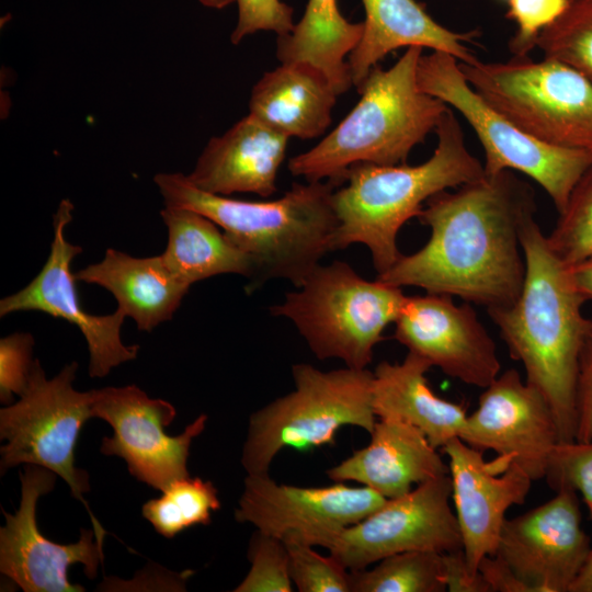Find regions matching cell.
I'll return each mask as SVG.
<instances>
[{
	"instance_id": "f1b7e54d",
	"label": "cell",
	"mask_w": 592,
	"mask_h": 592,
	"mask_svg": "<svg viewBox=\"0 0 592 592\" xmlns=\"http://www.w3.org/2000/svg\"><path fill=\"white\" fill-rule=\"evenodd\" d=\"M218 490L200 477L172 482L162 496L143 505V515L166 538L195 525H208L212 513L219 510Z\"/></svg>"
},
{
	"instance_id": "f35d334b",
	"label": "cell",
	"mask_w": 592,
	"mask_h": 592,
	"mask_svg": "<svg viewBox=\"0 0 592 592\" xmlns=\"http://www.w3.org/2000/svg\"><path fill=\"white\" fill-rule=\"evenodd\" d=\"M443 567L446 591L490 592L479 571L468 566L463 548L443 553Z\"/></svg>"
},
{
	"instance_id": "ffe728a7",
	"label": "cell",
	"mask_w": 592,
	"mask_h": 592,
	"mask_svg": "<svg viewBox=\"0 0 592 592\" xmlns=\"http://www.w3.org/2000/svg\"><path fill=\"white\" fill-rule=\"evenodd\" d=\"M288 139L248 114L223 135L209 139L187 179L212 194L253 193L269 197L276 191Z\"/></svg>"
},
{
	"instance_id": "2e32d148",
	"label": "cell",
	"mask_w": 592,
	"mask_h": 592,
	"mask_svg": "<svg viewBox=\"0 0 592 592\" xmlns=\"http://www.w3.org/2000/svg\"><path fill=\"white\" fill-rule=\"evenodd\" d=\"M394 339L445 375L486 388L500 374L497 346L470 303L453 296H407L395 321Z\"/></svg>"
},
{
	"instance_id": "603a6c76",
	"label": "cell",
	"mask_w": 592,
	"mask_h": 592,
	"mask_svg": "<svg viewBox=\"0 0 592 592\" xmlns=\"http://www.w3.org/2000/svg\"><path fill=\"white\" fill-rule=\"evenodd\" d=\"M338 95L317 66L281 62L253 86L249 114L289 138L312 139L329 127Z\"/></svg>"
},
{
	"instance_id": "ac0fdd59",
	"label": "cell",
	"mask_w": 592,
	"mask_h": 592,
	"mask_svg": "<svg viewBox=\"0 0 592 592\" xmlns=\"http://www.w3.org/2000/svg\"><path fill=\"white\" fill-rule=\"evenodd\" d=\"M590 549L577 492L561 489L544 504L506 519L494 555L533 592H568Z\"/></svg>"
},
{
	"instance_id": "e575fe53",
	"label": "cell",
	"mask_w": 592,
	"mask_h": 592,
	"mask_svg": "<svg viewBox=\"0 0 592 592\" xmlns=\"http://www.w3.org/2000/svg\"><path fill=\"white\" fill-rule=\"evenodd\" d=\"M506 18L516 24L509 42L513 56H528L539 34L567 8L569 0H508Z\"/></svg>"
},
{
	"instance_id": "ba28073f",
	"label": "cell",
	"mask_w": 592,
	"mask_h": 592,
	"mask_svg": "<svg viewBox=\"0 0 592 592\" xmlns=\"http://www.w3.org/2000/svg\"><path fill=\"white\" fill-rule=\"evenodd\" d=\"M459 67L478 94L532 137L592 152V82L574 69L528 56Z\"/></svg>"
},
{
	"instance_id": "9c48e42d",
	"label": "cell",
	"mask_w": 592,
	"mask_h": 592,
	"mask_svg": "<svg viewBox=\"0 0 592 592\" xmlns=\"http://www.w3.org/2000/svg\"><path fill=\"white\" fill-rule=\"evenodd\" d=\"M418 82L471 126L485 151V173H523L544 189L558 214L563 210L573 186L592 164V152L551 146L522 130L473 89L459 61L447 53L422 55Z\"/></svg>"
},
{
	"instance_id": "5b68a950",
	"label": "cell",
	"mask_w": 592,
	"mask_h": 592,
	"mask_svg": "<svg viewBox=\"0 0 592 592\" xmlns=\"http://www.w3.org/2000/svg\"><path fill=\"white\" fill-rule=\"evenodd\" d=\"M423 48L408 47L388 69L374 67L352 111L315 147L288 161L308 182H344L356 163H406L411 150L436 130L448 105L418 82Z\"/></svg>"
},
{
	"instance_id": "ee69618b",
	"label": "cell",
	"mask_w": 592,
	"mask_h": 592,
	"mask_svg": "<svg viewBox=\"0 0 592 592\" xmlns=\"http://www.w3.org/2000/svg\"><path fill=\"white\" fill-rule=\"evenodd\" d=\"M504 1L506 2L508 0H504Z\"/></svg>"
},
{
	"instance_id": "d590c367",
	"label": "cell",
	"mask_w": 592,
	"mask_h": 592,
	"mask_svg": "<svg viewBox=\"0 0 592 592\" xmlns=\"http://www.w3.org/2000/svg\"><path fill=\"white\" fill-rule=\"evenodd\" d=\"M238 21L230 41L239 44L248 35L259 31L274 32L277 37L288 34L295 23L293 8L281 0H235Z\"/></svg>"
},
{
	"instance_id": "4316f807",
	"label": "cell",
	"mask_w": 592,
	"mask_h": 592,
	"mask_svg": "<svg viewBox=\"0 0 592 592\" xmlns=\"http://www.w3.org/2000/svg\"><path fill=\"white\" fill-rule=\"evenodd\" d=\"M363 22L352 23L340 12L338 0H308L293 30L278 36L280 62L308 61L320 68L338 94L353 86L346 57L360 42Z\"/></svg>"
},
{
	"instance_id": "7402d4cb",
	"label": "cell",
	"mask_w": 592,
	"mask_h": 592,
	"mask_svg": "<svg viewBox=\"0 0 592 592\" xmlns=\"http://www.w3.org/2000/svg\"><path fill=\"white\" fill-rule=\"evenodd\" d=\"M365 10L363 34L348 64L357 91L371 70L389 53L402 47L430 48L470 64L477 58L467 46L479 36L477 30L455 32L436 22L415 0H362Z\"/></svg>"
},
{
	"instance_id": "484cf974",
	"label": "cell",
	"mask_w": 592,
	"mask_h": 592,
	"mask_svg": "<svg viewBox=\"0 0 592 592\" xmlns=\"http://www.w3.org/2000/svg\"><path fill=\"white\" fill-rule=\"evenodd\" d=\"M160 215L168 228V244L161 254L168 269L183 283L234 273L253 276L250 257L236 247L219 227L203 214L166 206Z\"/></svg>"
},
{
	"instance_id": "f546056e",
	"label": "cell",
	"mask_w": 592,
	"mask_h": 592,
	"mask_svg": "<svg viewBox=\"0 0 592 592\" xmlns=\"http://www.w3.org/2000/svg\"><path fill=\"white\" fill-rule=\"evenodd\" d=\"M536 47L544 58L562 62L592 82V0H569L539 34Z\"/></svg>"
},
{
	"instance_id": "277c9868",
	"label": "cell",
	"mask_w": 592,
	"mask_h": 592,
	"mask_svg": "<svg viewBox=\"0 0 592 592\" xmlns=\"http://www.w3.org/2000/svg\"><path fill=\"white\" fill-rule=\"evenodd\" d=\"M432 156L415 166L356 163L333 193L338 227L332 251L353 243L366 246L377 275L401 257L397 236L401 227L418 217L433 195L485 175L483 164L468 149L453 110L443 115Z\"/></svg>"
},
{
	"instance_id": "836d02e7",
	"label": "cell",
	"mask_w": 592,
	"mask_h": 592,
	"mask_svg": "<svg viewBox=\"0 0 592 592\" xmlns=\"http://www.w3.org/2000/svg\"><path fill=\"white\" fill-rule=\"evenodd\" d=\"M545 478L555 491L568 489L579 492L592 521V440L558 443Z\"/></svg>"
},
{
	"instance_id": "9a60e30c",
	"label": "cell",
	"mask_w": 592,
	"mask_h": 592,
	"mask_svg": "<svg viewBox=\"0 0 592 592\" xmlns=\"http://www.w3.org/2000/svg\"><path fill=\"white\" fill-rule=\"evenodd\" d=\"M73 205L62 200L54 215V239L49 255L41 272L18 293L0 301V316L25 310H38L65 319L84 335L89 353V375L104 377L112 368L137 357L139 345H125L121 328L126 315L118 308L109 315L87 312L79 300L76 275L71 273L72 259L82 252L81 247L66 238V227L71 221Z\"/></svg>"
},
{
	"instance_id": "60d3db41",
	"label": "cell",
	"mask_w": 592,
	"mask_h": 592,
	"mask_svg": "<svg viewBox=\"0 0 592 592\" xmlns=\"http://www.w3.org/2000/svg\"><path fill=\"white\" fill-rule=\"evenodd\" d=\"M570 280L577 292L592 300V257L568 267Z\"/></svg>"
},
{
	"instance_id": "3957f363",
	"label": "cell",
	"mask_w": 592,
	"mask_h": 592,
	"mask_svg": "<svg viewBox=\"0 0 592 592\" xmlns=\"http://www.w3.org/2000/svg\"><path fill=\"white\" fill-rule=\"evenodd\" d=\"M166 206L198 212L224 230L247 253L254 267L249 289L271 278L299 287L332 251L338 218L330 180L294 183L273 201H243L212 194L194 186L183 173L153 178Z\"/></svg>"
},
{
	"instance_id": "4fadbf2b",
	"label": "cell",
	"mask_w": 592,
	"mask_h": 592,
	"mask_svg": "<svg viewBox=\"0 0 592 592\" xmlns=\"http://www.w3.org/2000/svg\"><path fill=\"white\" fill-rule=\"evenodd\" d=\"M386 500L365 486L334 482L298 487L278 483L269 473L247 474L235 519L262 533L278 538L294 535L327 549L341 531L368 516Z\"/></svg>"
},
{
	"instance_id": "4dcf8cb0",
	"label": "cell",
	"mask_w": 592,
	"mask_h": 592,
	"mask_svg": "<svg viewBox=\"0 0 592 592\" xmlns=\"http://www.w3.org/2000/svg\"><path fill=\"white\" fill-rule=\"evenodd\" d=\"M547 240L567 267L592 257V164L573 186Z\"/></svg>"
},
{
	"instance_id": "d4e9b609",
	"label": "cell",
	"mask_w": 592,
	"mask_h": 592,
	"mask_svg": "<svg viewBox=\"0 0 592 592\" xmlns=\"http://www.w3.org/2000/svg\"><path fill=\"white\" fill-rule=\"evenodd\" d=\"M75 275L111 292L117 308L135 320L138 330L147 332L172 318L191 287L168 269L161 254L134 258L112 248L102 261Z\"/></svg>"
},
{
	"instance_id": "7a4b0ae2",
	"label": "cell",
	"mask_w": 592,
	"mask_h": 592,
	"mask_svg": "<svg viewBox=\"0 0 592 592\" xmlns=\"http://www.w3.org/2000/svg\"><path fill=\"white\" fill-rule=\"evenodd\" d=\"M525 278L509 306L487 309L511 357L526 382L540 391L554 414L559 443L574 441L576 382L589 320L585 299L574 288L568 267L551 250L535 216L521 231Z\"/></svg>"
},
{
	"instance_id": "30bf717a",
	"label": "cell",
	"mask_w": 592,
	"mask_h": 592,
	"mask_svg": "<svg viewBox=\"0 0 592 592\" xmlns=\"http://www.w3.org/2000/svg\"><path fill=\"white\" fill-rule=\"evenodd\" d=\"M78 363L66 365L47 379L34 360L27 384L15 403L0 410L1 474L18 465L45 467L62 478L89 512L100 543L106 531L93 516L83 493L90 490L88 474L76 467L75 451L80 431L92 414V390L72 387Z\"/></svg>"
},
{
	"instance_id": "7c38bea8",
	"label": "cell",
	"mask_w": 592,
	"mask_h": 592,
	"mask_svg": "<svg viewBox=\"0 0 592 592\" xmlns=\"http://www.w3.org/2000/svg\"><path fill=\"white\" fill-rule=\"evenodd\" d=\"M92 414L113 429L104 436L100 451L123 458L138 481L160 491L172 482L190 477L187 458L194 437L205 429L201 414L177 436L164 429L177 415L175 408L163 399L150 398L139 387H105L92 390Z\"/></svg>"
},
{
	"instance_id": "83f0119b",
	"label": "cell",
	"mask_w": 592,
	"mask_h": 592,
	"mask_svg": "<svg viewBox=\"0 0 592 592\" xmlns=\"http://www.w3.org/2000/svg\"><path fill=\"white\" fill-rule=\"evenodd\" d=\"M350 571L351 592L446 591L443 554L409 550L377 561L371 569Z\"/></svg>"
},
{
	"instance_id": "7bdbcfd3",
	"label": "cell",
	"mask_w": 592,
	"mask_h": 592,
	"mask_svg": "<svg viewBox=\"0 0 592 592\" xmlns=\"http://www.w3.org/2000/svg\"><path fill=\"white\" fill-rule=\"evenodd\" d=\"M200 3L206 8L210 9H224L235 2V0H198Z\"/></svg>"
},
{
	"instance_id": "8d00e7d4",
	"label": "cell",
	"mask_w": 592,
	"mask_h": 592,
	"mask_svg": "<svg viewBox=\"0 0 592 592\" xmlns=\"http://www.w3.org/2000/svg\"><path fill=\"white\" fill-rule=\"evenodd\" d=\"M33 343L29 333H14L0 341V399L5 405L26 387Z\"/></svg>"
},
{
	"instance_id": "44dd1931",
	"label": "cell",
	"mask_w": 592,
	"mask_h": 592,
	"mask_svg": "<svg viewBox=\"0 0 592 592\" xmlns=\"http://www.w3.org/2000/svg\"><path fill=\"white\" fill-rule=\"evenodd\" d=\"M369 443L329 468L331 481H355L386 499L400 497L426 480L448 475V465L415 426L377 419Z\"/></svg>"
},
{
	"instance_id": "8fae6325",
	"label": "cell",
	"mask_w": 592,
	"mask_h": 592,
	"mask_svg": "<svg viewBox=\"0 0 592 592\" xmlns=\"http://www.w3.org/2000/svg\"><path fill=\"white\" fill-rule=\"evenodd\" d=\"M451 497L449 474L426 480L400 497L387 499L368 516L341 531L327 550L348 570H357L402 551L443 554L460 549L462 535Z\"/></svg>"
},
{
	"instance_id": "6da1fadb",
	"label": "cell",
	"mask_w": 592,
	"mask_h": 592,
	"mask_svg": "<svg viewBox=\"0 0 592 592\" xmlns=\"http://www.w3.org/2000/svg\"><path fill=\"white\" fill-rule=\"evenodd\" d=\"M536 213L534 190L501 171L430 197L418 219L428 242L376 278L486 307L511 305L525 278L521 231Z\"/></svg>"
},
{
	"instance_id": "cb8c5ba5",
	"label": "cell",
	"mask_w": 592,
	"mask_h": 592,
	"mask_svg": "<svg viewBox=\"0 0 592 592\" xmlns=\"http://www.w3.org/2000/svg\"><path fill=\"white\" fill-rule=\"evenodd\" d=\"M432 365L408 352L401 363L380 362L374 374L373 408L377 419H391L419 429L435 448L459 437L466 409L439 397L430 387L426 372Z\"/></svg>"
},
{
	"instance_id": "b9f144b4",
	"label": "cell",
	"mask_w": 592,
	"mask_h": 592,
	"mask_svg": "<svg viewBox=\"0 0 592 592\" xmlns=\"http://www.w3.org/2000/svg\"><path fill=\"white\" fill-rule=\"evenodd\" d=\"M568 592H592V548Z\"/></svg>"
},
{
	"instance_id": "d6a6232c",
	"label": "cell",
	"mask_w": 592,
	"mask_h": 592,
	"mask_svg": "<svg viewBox=\"0 0 592 592\" xmlns=\"http://www.w3.org/2000/svg\"><path fill=\"white\" fill-rule=\"evenodd\" d=\"M250 569L235 592H292L286 545L282 538L255 531L248 548Z\"/></svg>"
},
{
	"instance_id": "1f68e13d",
	"label": "cell",
	"mask_w": 592,
	"mask_h": 592,
	"mask_svg": "<svg viewBox=\"0 0 592 592\" xmlns=\"http://www.w3.org/2000/svg\"><path fill=\"white\" fill-rule=\"evenodd\" d=\"M289 573L299 592H351L350 571L331 554L322 556L303 539L287 535Z\"/></svg>"
},
{
	"instance_id": "52a82bcc",
	"label": "cell",
	"mask_w": 592,
	"mask_h": 592,
	"mask_svg": "<svg viewBox=\"0 0 592 592\" xmlns=\"http://www.w3.org/2000/svg\"><path fill=\"white\" fill-rule=\"evenodd\" d=\"M407 295L378 278L367 281L342 261L319 264L271 315L289 319L319 360L339 358L364 369Z\"/></svg>"
},
{
	"instance_id": "74e56055",
	"label": "cell",
	"mask_w": 592,
	"mask_h": 592,
	"mask_svg": "<svg viewBox=\"0 0 592 592\" xmlns=\"http://www.w3.org/2000/svg\"><path fill=\"white\" fill-rule=\"evenodd\" d=\"M592 440V320L585 331L576 382L574 441Z\"/></svg>"
},
{
	"instance_id": "8992f818",
	"label": "cell",
	"mask_w": 592,
	"mask_h": 592,
	"mask_svg": "<svg viewBox=\"0 0 592 592\" xmlns=\"http://www.w3.org/2000/svg\"><path fill=\"white\" fill-rule=\"evenodd\" d=\"M292 376L294 390L250 414L241 453L248 475L267 474L283 448L333 444L342 426L374 429L373 372L346 366L323 372L301 363L293 365Z\"/></svg>"
},
{
	"instance_id": "e0dca14e",
	"label": "cell",
	"mask_w": 592,
	"mask_h": 592,
	"mask_svg": "<svg viewBox=\"0 0 592 592\" xmlns=\"http://www.w3.org/2000/svg\"><path fill=\"white\" fill-rule=\"evenodd\" d=\"M467 415L459 435L481 452L493 451L522 467L534 480L545 478L559 435L551 409L538 389L510 368L499 374Z\"/></svg>"
},
{
	"instance_id": "5bb4252c",
	"label": "cell",
	"mask_w": 592,
	"mask_h": 592,
	"mask_svg": "<svg viewBox=\"0 0 592 592\" xmlns=\"http://www.w3.org/2000/svg\"><path fill=\"white\" fill-rule=\"evenodd\" d=\"M56 477L45 467L25 465L20 475V506L14 514L2 511L0 570L25 592H82V585L69 581V566L83 565L87 577L94 579L103 560V545L93 528H81L79 540L69 545L52 542L39 532L36 504L54 489Z\"/></svg>"
},
{
	"instance_id": "d6986e66",
	"label": "cell",
	"mask_w": 592,
	"mask_h": 592,
	"mask_svg": "<svg viewBox=\"0 0 592 592\" xmlns=\"http://www.w3.org/2000/svg\"><path fill=\"white\" fill-rule=\"evenodd\" d=\"M441 449L448 457L463 550L470 569L478 571L479 561L497 551L508 509L525 502L533 479L509 457L486 462L481 451L459 437Z\"/></svg>"
},
{
	"instance_id": "ab89813d",
	"label": "cell",
	"mask_w": 592,
	"mask_h": 592,
	"mask_svg": "<svg viewBox=\"0 0 592 592\" xmlns=\"http://www.w3.org/2000/svg\"><path fill=\"white\" fill-rule=\"evenodd\" d=\"M477 570L490 592H533L532 588L498 555L485 556L479 561Z\"/></svg>"
}]
</instances>
